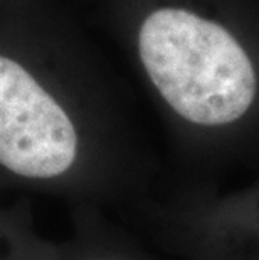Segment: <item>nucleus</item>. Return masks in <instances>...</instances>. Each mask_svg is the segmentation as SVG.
I'll return each mask as SVG.
<instances>
[{
	"instance_id": "f257e3e1",
	"label": "nucleus",
	"mask_w": 259,
	"mask_h": 260,
	"mask_svg": "<svg viewBox=\"0 0 259 260\" xmlns=\"http://www.w3.org/2000/svg\"><path fill=\"white\" fill-rule=\"evenodd\" d=\"M136 52L177 118L227 153L259 146V41L231 12L160 5L140 22Z\"/></svg>"
},
{
	"instance_id": "f03ea898",
	"label": "nucleus",
	"mask_w": 259,
	"mask_h": 260,
	"mask_svg": "<svg viewBox=\"0 0 259 260\" xmlns=\"http://www.w3.org/2000/svg\"><path fill=\"white\" fill-rule=\"evenodd\" d=\"M78 135L59 103L17 60L0 56V165L27 178L71 168Z\"/></svg>"
},
{
	"instance_id": "7ed1b4c3",
	"label": "nucleus",
	"mask_w": 259,
	"mask_h": 260,
	"mask_svg": "<svg viewBox=\"0 0 259 260\" xmlns=\"http://www.w3.org/2000/svg\"><path fill=\"white\" fill-rule=\"evenodd\" d=\"M202 232L209 260H259V180L209 203Z\"/></svg>"
}]
</instances>
